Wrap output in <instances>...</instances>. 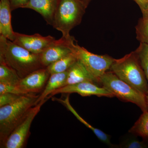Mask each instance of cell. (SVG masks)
<instances>
[{
  "instance_id": "1",
  "label": "cell",
  "mask_w": 148,
  "mask_h": 148,
  "mask_svg": "<svg viewBox=\"0 0 148 148\" xmlns=\"http://www.w3.org/2000/svg\"><path fill=\"white\" fill-rule=\"evenodd\" d=\"M0 64L13 69L21 79L34 71L45 68L41 61L40 53H32L2 35L0 36Z\"/></svg>"
},
{
  "instance_id": "2",
  "label": "cell",
  "mask_w": 148,
  "mask_h": 148,
  "mask_svg": "<svg viewBox=\"0 0 148 148\" xmlns=\"http://www.w3.org/2000/svg\"><path fill=\"white\" fill-rule=\"evenodd\" d=\"M39 96L36 93L25 94L14 103L0 107L1 148H4L11 133L36 106Z\"/></svg>"
},
{
  "instance_id": "3",
  "label": "cell",
  "mask_w": 148,
  "mask_h": 148,
  "mask_svg": "<svg viewBox=\"0 0 148 148\" xmlns=\"http://www.w3.org/2000/svg\"><path fill=\"white\" fill-rule=\"evenodd\" d=\"M110 71L146 96L147 94V81L136 51L120 59H114Z\"/></svg>"
},
{
  "instance_id": "4",
  "label": "cell",
  "mask_w": 148,
  "mask_h": 148,
  "mask_svg": "<svg viewBox=\"0 0 148 148\" xmlns=\"http://www.w3.org/2000/svg\"><path fill=\"white\" fill-rule=\"evenodd\" d=\"M87 7L80 0H58L52 26L69 38L72 29L80 24Z\"/></svg>"
},
{
  "instance_id": "5",
  "label": "cell",
  "mask_w": 148,
  "mask_h": 148,
  "mask_svg": "<svg viewBox=\"0 0 148 148\" xmlns=\"http://www.w3.org/2000/svg\"><path fill=\"white\" fill-rule=\"evenodd\" d=\"M99 84L121 101L134 103L143 112L148 111L145 95L122 80L110 70L101 77Z\"/></svg>"
},
{
  "instance_id": "6",
  "label": "cell",
  "mask_w": 148,
  "mask_h": 148,
  "mask_svg": "<svg viewBox=\"0 0 148 148\" xmlns=\"http://www.w3.org/2000/svg\"><path fill=\"white\" fill-rule=\"evenodd\" d=\"M74 38L71 41L70 47L78 60L82 63L97 84L100 78L110 70L114 58L108 55H97L89 52L84 47L75 43Z\"/></svg>"
},
{
  "instance_id": "7",
  "label": "cell",
  "mask_w": 148,
  "mask_h": 148,
  "mask_svg": "<svg viewBox=\"0 0 148 148\" xmlns=\"http://www.w3.org/2000/svg\"><path fill=\"white\" fill-rule=\"evenodd\" d=\"M48 98L41 101L32 107L24 119L11 133L5 144L4 148H22L25 146L30 134L32 122L40 110L42 106Z\"/></svg>"
},
{
  "instance_id": "8",
  "label": "cell",
  "mask_w": 148,
  "mask_h": 148,
  "mask_svg": "<svg viewBox=\"0 0 148 148\" xmlns=\"http://www.w3.org/2000/svg\"><path fill=\"white\" fill-rule=\"evenodd\" d=\"M72 93H77L83 97L96 95L98 97H114L112 93L103 86L99 87L95 83L84 82L60 88L51 92L47 98L49 99L56 94Z\"/></svg>"
},
{
  "instance_id": "9",
  "label": "cell",
  "mask_w": 148,
  "mask_h": 148,
  "mask_svg": "<svg viewBox=\"0 0 148 148\" xmlns=\"http://www.w3.org/2000/svg\"><path fill=\"white\" fill-rule=\"evenodd\" d=\"M74 37H62L53 42L41 53H40L41 61L44 67L46 68L53 62L66 56L72 52L70 44Z\"/></svg>"
},
{
  "instance_id": "10",
  "label": "cell",
  "mask_w": 148,
  "mask_h": 148,
  "mask_svg": "<svg viewBox=\"0 0 148 148\" xmlns=\"http://www.w3.org/2000/svg\"><path fill=\"white\" fill-rule=\"evenodd\" d=\"M50 76L47 68H41L21 79L17 85L24 94L38 93L44 89Z\"/></svg>"
},
{
  "instance_id": "11",
  "label": "cell",
  "mask_w": 148,
  "mask_h": 148,
  "mask_svg": "<svg viewBox=\"0 0 148 148\" xmlns=\"http://www.w3.org/2000/svg\"><path fill=\"white\" fill-rule=\"evenodd\" d=\"M55 40L51 36H43L39 34L27 35L15 32L13 42L32 53L40 54Z\"/></svg>"
},
{
  "instance_id": "12",
  "label": "cell",
  "mask_w": 148,
  "mask_h": 148,
  "mask_svg": "<svg viewBox=\"0 0 148 148\" xmlns=\"http://www.w3.org/2000/svg\"><path fill=\"white\" fill-rule=\"evenodd\" d=\"M58 1V0H29L24 8L36 11L42 16L48 24L52 26Z\"/></svg>"
},
{
  "instance_id": "13",
  "label": "cell",
  "mask_w": 148,
  "mask_h": 148,
  "mask_svg": "<svg viewBox=\"0 0 148 148\" xmlns=\"http://www.w3.org/2000/svg\"><path fill=\"white\" fill-rule=\"evenodd\" d=\"M10 0H1L0 1V35L8 39L14 41L15 32L11 24V12Z\"/></svg>"
},
{
  "instance_id": "14",
  "label": "cell",
  "mask_w": 148,
  "mask_h": 148,
  "mask_svg": "<svg viewBox=\"0 0 148 148\" xmlns=\"http://www.w3.org/2000/svg\"><path fill=\"white\" fill-rule=\"evenodd\" d=\"M84 82L97 83L95 79L90 75L84 65L77 60L67 71V78L63 87Z\"/></svg>"
},
{
  "instance_id": "15",
  "label": "cell",
  "mask_w": 148,
  "mask_h": 148,
  "mask_svg": "<svg viewBox=\"0 0 148 148\" xmlns=\"http://www.w3.org/2000/svg\"><path fill=\"white\" fill-rule=\"evenodd\" d=\"M56 101H58L62 104L64 105L65 107L67 108L68 110H69L70 112H71L76 117L79 121L83 123L84 125H85L88 127L89 128L90 130H92L93 133L96 135V137L98 139L101 140V142L105 143L108 146L111 148H116L117 147L116 146L113 145L111 143V138L110 135L106 134L105 132H103L102 130H100L95 128L92 126L91 125L86 121L85 120L80 116L77 113L75 110L72 107L71 104H70V101H69V95H68L66 98L64 99H56Z\"/></svg>"
},
{
  "instance_id": "16",
  "label": "cell",
  "mask_w": 148,
  "mask_h": 148,
  "mask_svg": "<svg viewBox=\"0 0 148 148\" xmlns=\"http://www.w3.org/2000/svg\"><path fill=\"white\" fill-rule=\"evenodd\" d=\"M67 71L51 74L46 85L36 102V105L41 101L47 98L54 90L63 87L66 79Z\"/></svg>"
},
{
  "instance_id": "17",
  "label": "cell",
  "mask_w": 148,
  "mask_h": 148,
  "mask_svg": "<svg viewBox=\"0 0 148 148\" xmlns=\"http://www.w3.org/2000/svg\"><path fill=\"white\" fill-rule=\"evenodd\" d=\"M77 60L75 55L72 52L58 61L51 64L46 68L50 75L56 73H64L67 71Z\"/></svg>"
},
{
  "instance_id": "18",
  "label": "cell",
  "mask_w": 148,
  "mask_h": 148,
  "mask_svg": "<svg viewBox=\"0 0 148 148\" xmlns=\"http://www.w3.org/2000/svg\"><path fill=\"white\" fill-rule=\"evenodd\" d=\"M129 132L141 137L148 146V111L143 112Z\"/></svg>"
},
{
  "instance_id": "19",
  "label": "cell",
  "mask_w": 148,
  "mask_h": 148,
  "mask_svg": "<svg viewBox=\"0 0 148 148\" xmlns=\"http://www.w3.org/2000/svg\"><path fill=\"white\" fill-rule=\"evenodd\" d=\"M21 79L14 70L5 64H0V83L16 85Z\"/></svg>"
},
{
  "instance_id": "20",
  "label": "cell",
  "mask_w": 148,
  "mask_h": 148,
  "mask_svg": "<svg viewBox=\"0 0 148 148\" xmlns=\"http://www.w3.org/2000/svg\"><path fill=\"white\" fill-rule=\"evenodd\" d=\"M135 29L137 40L140 43L148 44V16L140 18Z\"/></svg>"
},
{
  "instance_id": "21",
  "label": "cell",
  "mask_w": 148,
  "mask_h": 148,
  "mask_svg": "<svg viewBox=\"0 0 148 148\" xmlns=\"http://www.w3.org/2000/svg\"><path fill=\"white\" fill-rule=\"evenodd\" d=\"M136 51L139 56L141 65L145 74L148 86V44L140 43ZM146 98L148 106V90Z\"/></svg>"
},
{
  "instance_id": "22",
  "label": "cell",
  "mask_w": 148,
  "mask_h": 148,
  "mask_svg": "<svg viewBox=\"0 0 148 148\" xmlns=\"http://www.w3.org/2000/svg\"><path fill=\"white\" fill-rule=\"evenodd\" d=\"M137 137L133 134L126 136L121 142L119 147L122 148H148V146L145 142L143 140L140 141Z\"/></svg>"
},
{
  "instance_id": "23",
  "label": "cell",
  "mask_w": 148,
  "mask_h": 148,
  "mask_svg": "<svg viewBox=\"0 0 148 148\" xmlns=\"http://www.w3.org/2000/svg\"><path fill=\"white\" fill-rule=\"evenodd\" d=\"M23 95L12 93H5L0 95V107L9 105L16 101Z\"/></svg>"
},
{
  "instance_id": "24",
  "label": "cell",
  "mask_w": 148,
  "mask_h": 148,
  "mask_svg": "<svg viewBox=\"0 0 148 148\" xmlns=\"http://www.w3.org/2000/svg\"><path fill=\"white\" fill-rule=\"evenodd\" d=\"M7 92L14 93L18 95H25L20 90L17 85H13L0 83V95Z\"/></svg>"
},
{
  "instance_id": "25",
  "label": "cell",
  "mask_w": 148,
  "mask_h": 148,
  "mask_svg": "<svg viewBox=\"0 0 148 148\" xmlns=\"http://www.w3.org/2000/svg\"><path fill=\"white\" fill-rule=\"evenodd\" d=\"M29 0H10L12 11L18 8H24Z\"/></svg>"
},
{
  "instance_id": "26",
  "label": "cell",
  "mask_w": 148,
  "mask_h": 148,
  "mask_svg": "<svg viewBox=\"0 0 148 148\" xmlns=\"http://www.w3.org/2000/svg\"><path fill=\"white\" fill-rule=\"evenodd\" d=\"M134 1H135L138 4V5L140 7L143 15H144L145 13L146 10L144 0H134Z\"/></svg>"
},
{
  "instance_id": "27",
  "label": "cell",
  "mask_w": 148,
  "mask_h": 148,
  "mask_svg": "<svg viewBox=\"0 0 148 148\" xmlns=\"http://www.w3.org/2000/svg\"><path fill=\"white\" fill-rule=\"evenodd\" d=\"M145 3V13L143 16H147L148 14V0H144Z\"/></svg>"
},
{
  "instance_id": "28",
  "label": "cell",
  "mask_w": 148,
  "mask_h": 148,
  "mask_svg": "<svg viewBox=\"0 0 148 148\" xmlns=\"http://www.w3.org/2000/svg\"><path fill=\"white\" fill-rule=\"evenodd\" d=\"M80 1H81L82 2L84 3L85 5L86 6V7H88V4H89V3H90V1L91 0H80Z\"/></svg>"
},
{
  "instance_id": "29",
  "label": "cell",
  "mask_w": 148,
  "mask_h": 148,
  "mask_svg": "<svg viewBox=\"0 0 148 148\" xmlns=\"http://www.w3.org/2000/svg\"><path fill=\"white\" fill-rule=\"evenodd\" d=\"M147 16H148V15H147Z\"/></svg>"
}]
</instances>
